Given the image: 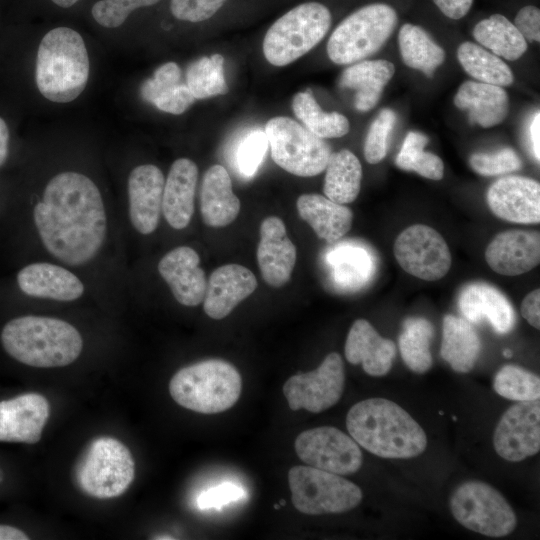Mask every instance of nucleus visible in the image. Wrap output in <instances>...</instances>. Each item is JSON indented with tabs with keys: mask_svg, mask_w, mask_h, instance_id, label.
I'll use <instances>...</instances> for the list:
<instances>
[{
	"mask_svg": "<svg viewBox=\"0 0 540 540\" xmlns=\"http://www.w3.org/2000/svg\"><path fill=\"white\" fill-rule=\"evenodd\" d=\"M268 148L265 131L247 128L229 143L226 160L232 171L242 179L252 178L262 164Z\"/></svg>",
	"mask_w": 540,
	"mask_h": 540,
	"instance_id": "obj_37",
	"label": "nucleus"
},
{
	"mask_svg": "<svg viewBox=\"0 0 540 540\" xmlns=\"http://www.w3.org/2000/svg\"><path fill=\"white\" fill-rule=\"evenodd\" d=\"M335 248L327 257L333 266L335 279L345 285H357L366 280L369 259L360 248L342 245Z\"/></svg>",
	"mask_w": 540,
	"mask_h": 540,
	"instance_id": "obj_43",
	"label": "nucleus"
},
{
	"mask_svg": "<svg viewBox=\"0 0 540 540\" xmlns=\"http://www.w3.org/2000/svg\"><path fill=\"white\" fill-rule=\"evenodd\" d=\"M454 104L468 111L471 124L483 128L499 125L509 110V98L503 87L479 81L462 83L454 97Z\"/></svg>",
	"mask_w": 540,
	"mask_h": 540,
	"instance_id": "obj_28",
	"label": "nucleus"
},
{
	"mask_svg": "<svg viewBox=\"0 0 540 540\" xmlns=\"http://www.w3.org/2000/svg\"><path fill=\"white\" fill-rule=\"evenodd\" d=\"M497 454L509 462H520L540 450L539 399L518 401L501 416L493 434Z\"/></svg>",
	"mask_w": 540,
	"mask_h": 540,
	"instance_id": "obj_15",
	"label": "nucleus"
},
{
	"mask_svg": "<svg viewBox=\"0 0 540 540\" xmlns=\"http://www.w3.org/2000/svg\"><path fill=\"white\" fill-rule=\"evenodd\" d=\"M200 210L203 222L210 227H224L237 218L240 201L232 190V182L224 166L212 165L204 173Z\"/></svg>",
	"mask_w": 540,
	"mask_h": 540,
	"instance_id": "obj_27",
	"label": "nucleus"
},
{
	"mask_svg": "<svg viewBox=\"0 0 540 540\" xmlns=\"http://www.w3.org/2000/svg\"><path fill=\"white\" fill-rule=\"evenodd\" d=\"M28 536L20 529L8 525H0V540H27Z\"/></svg>",
	"mask_w": 540,
	"mask_h": 540,
	"instance_id": "obj_54",
	"label": "nucleus"
},
{
	"mask_svg": "<svg viewBox=\"0 0 540 540\" xmlns=\"http://www.w3.org/2000/svg\"><path fill=\"white\" fill-rule=\"evenodd\" d=\"M481 340L471 323L451 314L443 318L441 357L458 373L471 371L480 355Z\"/></svg>",
	"mask_w": 540,
	"mask_h": 540,
	"instance_id": "obj_32",
	"label": "nucleus"
},
{
	"mask_svg": "<svg viewBox=\"0 0 540 540\" xmlns=\"http://www.w3.org/2000/svg\"><path fill=\"white\" fill-rule=\"evenodd\" d=\"M458 306L470 323L486 320L499 334L509 333L514 327L515 312L511 303L490 284L473 282L466 285L460 292Z\"/></svg>",
	"mask_w": 540,
	"mask_h": 540,
	"instance_id": "obj_24",
	"label": "nucleus"
},
{
	"mask_svg": "<svg viewBox=\"0 0 540 540\" xmlns=\"http://www.w3.org/2000/svg\"><path fill=\"white\" fill-rule=\"evenodd\" d=\"M298 457L309 466L338 474L357 472L363 461L358 443L332 426H321L301 432L294 443Z\"/></svg>",
	"mask_w": 540,
	"mask_h": 540,
	"instance_id": "obj_12",
	"label": "nucleus"
},
{
	"mask_svg": "<svg viewBox=\"0 0 540 540\" xmlns=\"http://www.w3.org/2000/svg\"><path fill=\"white\" fill-rule=\"evenodd\" d=\"M450 510L463 527L489 537L507 536L517 525L514 510L504 496L482 481L460 484L451 495Z\"/></svg>",
	"mask_w": 540,
	"mask_h": 540,
	"instance_id": "obj_11",
	"label": "nucleus"
},
{
	"mask_svg": "<svg viewBox=\"0 0 540 540\" xmlns=\"http://www.w3.org/2000/svg\"><path fill=\"white\" fill-rule=\"evenodd\" d=\"M292 108L304 126L322 139L339 138L349 132L348 119L338 112H324L311 91L295 94Z\"/></svg>",
	"mask_w": 540,
	"mask_h": 540,
	"instance_id": "obj_38",
	"label": "nucleus"
},
{
	"mask_svg": "<svg viewBox=\"0 0 540 540\" xmlns=\"http://www.w3.org/2000/svg\"><path fill=\"white\" fill-rule=\"evenodd\" d=\"M440 11L451 19H461L470 10L473 0H433Z\"/></svg>",
	"mask_w": 540,
	"mask_h": 540,
	"instance_id": "obj_51",
	"label": "nucleus"
},
{
	"mask_svg": "<svg viewBox=\"0 0 540 540\" xmlns=\"http://www.w3.org/2000/svg\"><path fill=\"white\" fill-rule=\"evenodd\" d=\"M245 495L246 491L240 485L225 482L202 492L197 499V504L202 510L221 509L225 505L243 499Z\"/></svg>",
	"mask_w": 540,
	"mask_h": 540,
	"instance_id": "obj_48",
	"label": "nucleus"
},
{
	"mask_svg": "<svg viewBox=\"0 0 540 540\" xmlns=\"http://www.w3.org/2000/svg\"><path fill=\"white\" fill-rule=\"evenodd\" d=\"M350 436L370 453L389 459H408L423 453L427 436L401 406L385 398L353 405L346 417Z\"/></svg>",
	"mask_w": 540,
	"mask_h": 540,
	"instance_id": "obj_2",
	"label": "nucleus"
},
{
	"mask_svg": "<svg viewBox=\"0 0 540 540\" xmlns=\"http://www.w3.org/2000/svg\"><path fill=\"white\" fill-rule=\"evenodd\" d=\"M521 314L534 328H540V290L535 289L525 296L521 304Z\"/></svg>",
	"mask_w": 540,
	"mask_h": 540,
	"instance_id": "obj_50",
	"label": "nucleus"
},
{
	"mask_svg": "<svg viewBox=\"0 0 540 540\" xmlns=\"http://www.w3.org/2000/svg\"><path fill=\"white\" fill-rule=\"evenodd\" d=\"M344 383L342 357L331 352L315 370L291 376L283 385V393L291 410L320 413L340 400Z\"/></svg>",
	"mask_w": 540,
	"mask_h": 540,
	"instance_id": "obj_13",
	"label": "nucleus"
},
{
	"mask_svg": "<svg viewBox=\"0 0 540 540\" xmlns=\"http://www.w3.org/2000/svg\"><path fill=\"white\" fill-rule=\"evenodd\" d=\"M164 175L153 164L135 167L127 183L129 218L134 229L143 235L153 233L162 214Z\"/></svg>",
	"mask_w": 540,
	"mask_h": 540,
	"instance_id": "obj_17",
	"label": "nucleus"
},
{
	"mask_svg": "<svg viewBox=\"0 0 540 540\" xmlns=\"http://www.w3.org/2000/svg\"><path fill=\"white\" fill-rule=\"evenodd\" d=\"M256 288L257 280L248 268L239 264L218 267L207 281L204 312L213 319H222Z\"/></svg>",
	"mask_w": 540,
	"mask_h": 540,
	"instance_id": "obj_23",
	"label": "nucleus"
},
{
	"mask_svg": "<svg viewBox=\"0 0 540 540\" xmlns=\"http://www.w3.org/2000/svg\"><path fill=\"white\" fill-rule=\"evenodd\" d=\"M198 253L189 246H178L167 252L158 263V272L182 305L193 307L203 302L206 276L200 267Z\"/></svg>",
	"mask_w": 540,
	"mask_h": 540,
	"instance_id": "obj_20",
	"label": "nucleus"
},
{
	"mask_svg": "<svg viewBox=\"0 0 540 540\" xmlns=\"http://www.w3.org/2000/svg\"><path fill=\"white\" fill-rule=\"evenodd\" d=\"M79 0H52L53 3L56 5L62 7V8H69L73 6L75 3H77Z\"/></svg>",
	"mask_w": 540,
	"mask_h": 540,
	"instance_id": "obj_55",
	"label": "nucleus"
},
{
	"mask_svg": "<svg viewBox=\"0 0 540 540\" xmlns=\"http://www.w3.org/2000/svg\"><path fill=\"white\" fill-rule=\"evenodd\" d=\"M398 22L389 5L375 3L347 16L333 31L327 54L339 65L352 64L377 52L393 33Z\"/></svg>",
	"mask_w": 540,
	"mask_h": 540,
	"instance_id": "obj_7",
	"label": "nucleus"
},
{
	"mask_svg": "<svg viewBox=\"0 0 540 540\" xmlns=\"http://www.w3.org/2000/svg\"><path fill=\"white\" fill-rule=\"evenodd\" d=\"M329 9L318 2L302 3L277 19L265 34L263 53L274 66H285L314 48L331 26Z\"/></svg>",
	"mask_w": 540,
	"mask_h": 540,
	"instance_id": "obj_6",
	"label": "nucleus"
},
{
	"mask_svg": "<svg viewBox=\"0 0 540 540\" xmlns=\"http://www.w3.org/2000/svg\"><path fill=\"white\" fill-rule=\"evenodd\" d=\"M156 539H174L173 537H157Z\"/></svg>",
	"mask_w": 540,
	"mask_h": 540,
	"instance_id": "obj_57",
	"label": "nucleus"
},
{
	"mask_svg": "<svg viewBox=\"0 0 540 540\" xmlns=\"http://www.w3.org/2000/svg\"><path fill=\"white\" fill-rule=\"evenodd\" d=\"M471 168L482 176H496L519 170L522 161L511 148H503L493 153L478 152L469 158Z\"/></svg>",
	"mask_w": 540,
	"mask_h": 540,
	"instance_id": "obj_45",
	"label": "nucleus"
},
{
	"mask_svg": "<svg viewBox=\"0 0 540 540\" xmlns=\"http://www.w3.org/2000/svg\"><path fill=\"white\" fill-rule=\"evenodd\" d=\"M503 355L506 356V357H511V356H512V352H511V350L506 349V350L503 351Z\"/></svg>",
	"mask_w": 540,
	"mask_h": 540,
	"instance_id": "obj_56",
	"label": "nucleus"
},
{
	"mask_svg": "<svg viewBox=\"0 0 540 540\" xmlns=\"http://www.w3.org/2000/svg\"><path fill=\"white\" fill-rule=\"evenodd\" d=\"M529 132H530V139H531L530 141H531L533 154H534L535 159L539 162V159H540V147H539L540 114H539V111H537L533 116V119L529 127Z\"/></svg>",
	"mask_w": 540,
	"mask_h": 540,
	"instance_id": "obj_52",
	"label": "nucleus"
},
{
	"mask_svg": "<svg viewBox=\"0 0 540 540\" xmlns=\"http://www.w3.org/2000/svg\"><path fill=\"white\" fill-rule=\"evenodd\" d=\"M396 119L394 111L383 109L370 125L364 142V157L368 163L377 164L386 156L388 137Z\"/></svg>",
	"mask_w": 540,
	"mask_h": 540,
	"instance_id": "obj_44",
	"label": "nucleus"
},
{
	"mask_svg": "<svg viewBox=\"0 0 540 540\" xmlns=\"http://www.w3.org/2000/svg\"><path fill=\"white\" fill-rule=\"evenodd\" d=\"M485 259L498 274L526 273L540 262V234L518 229L501 232L486 247Z\"/></svg>",
	"mask_w": 540,
	"mask_h": 540,
	"instance_id": "obj_19",
	"label": "nucleus"
},
{
	"mask_svg": "<svg viewBox=\"0 0 540 540\" xmlns=\"http://www.w3.org/2000/svg\"><path fill=\"white\" fill-rule=\"evenodd\" d=\"M160 0H101L92 7L97 23L107 28L120 26L135 9L152 6Z\"/></svg>",
	"mask_w": 540,
	"mask_h": 540,
	"instance_id": "obj_46",
	"label": "nucleus"
},
{
	"mask_svg": "<svg viewBox=\"0 0 540 540\" xmlns=\"http://www.w3.org/2000/svg\"><path fill=\"white\" fill-rule=\"evenodd\" d=\"M242 379L231 363L203 360L178 370L170 380L169 392L180 406L202 414L220 413L239 399Z\"/></svg>",
	"mask_w": 540,
	"mask_h": 540,
	"instance_id": "obj_5",
	"label": "nucleus"
},
{
	"mask_svg": "<svg viewBox=\"0 0 540 540\" xmlns=\"http://www.w3.org/2000/svg\"><path fill=\"white\" fill-rule=\"evenodd\" d=\"M32 217L45 250L66 266L88 264L105 244L108 217L101 192L80 172L53 176L34 205Z\"/></svg>",
	"mask_w": 540,
	"mask_h": 540,
	"instance_id": "obj_1",
	"label": "nucleus"
},
{
	"mask_svg": "<svg viewBox=\"0 0 540 540\" xmlns=\"http://www.w3.org/2000/svg\"><path fill=\"white\" fill-rule=\"evenodd\" d=\"M434 335L432 324L424 318H407L399 335V350L407 367L416 373H425L432 366L430 341Z\"/></svg>",
	"mask_w": 540,
	"mask_h": 540,
	"instance_id": "obj_39",
	"label": "nucleus"
},
{
	"mask_svg": "<svg viewBox=\"0 0 540 540\" xmlns=\"http://www.w3.org/2000/svg\"><path fill=\"white\" fill-rule=\"evenodd\" d=\"M181 77V69L177 63L162 64L151 78L142 83L140 95L144 101L163 112L182 114L196 99Z\"/></svg>",
	"mask_w": 540,
	"mask_h": 540,
	"instance_id": "obj_29",
	"label": "nucleus"
},
{
	"mask_svg": "<svg viewBox=\"0 0 540 540\" xmlns=\"http://www.w3.org/2000/svg\"><path fill=\"white\" fill-rule=\"evenodd\" d=\"M76 474L78 485L86 494L99 499L114 498L132 483L135 463L122 442L100 437L89 445Z\"/></svg>",
	"mask_w": 540,
	"mask_h": 540,
	"instance_id": "obj_9",
	"label": "nucleus"
},
{
	"mask_svg": "<svg viewBox=\"0 0 540 540\" xmlns=\"http://www.w3.org/2000/svg\"><path fill=\"white\" fill-rule=\"evenodd\" d=\"M279 504H280V506H283L285 504V501L281 500Z\"/></svg>",
	"mask_w": 540,
	"mask_h": 540,
	"instance_id": "obj_58",
	"label": "nucleus"
},
{
	"mask_svg": "<svg viewBox=\"0 0 540 540\" xmlns=\"http://www.w3.org/2000/svg\"><path fill=\"white\" fill-rule=\"evenodd\" d=\"M394 73L395 66L388 60L360 61L342 72L339 85L355 90L354 106L366 112L376 106Z\"/></svg>",
	"mask_w": 540,
	"mask_h": 540,
	"instance_id": "obj_30",
	"label": "nucleus"
},
{
	"mask_svg": "<svg viewBox=\"0 0 540 540\" xmlns=\"http://www.w3.org/2000/svg\"><path fill=\"white\" fill-rule=\"evenodd\" d=\"M323 191L327 198L339 203L353 202L361 187L362 166L349 150L331 153L326 165Z\"/></svg>",
	"mask_w": 540,
	"mask_h": 540,
	"instance_id": "obj_33",
	"label": "nucleus"
},
{
	"mask_svg": "<svg viewBox=\"0 0 540 540\" xmlns=\"http://www.w3.org/2000/svg\"><path fill=\"white\" fill-rule=\"evenodd\" d=\"M257 261L267 284L281 287L290 280L296 262V247L287 236L283 221L276 216L261 222Z\"/></svg>",
	"mask_w": 540,
	"mask_h": 540,
	"instance_id": "obj_21",
	"label": "nucleus"
},
{
	"mask_svg": "<svg viewBox=\"0 0 540 540\" xmlns=\"http://www.w3.org/2000/svg\"><path fill=\"white\" fill-rule=\"evenodd\" d=\"M49 412L47 399L38 393L0 401V441L37 443Z\"/></svg>",
	"mask_w": 540,
	"mask_h": 540,
	"instance_id": "obj_18",
	"label": "nucleus"
},
{
	"mask_svg": "<svg viewBox=\"0 0 540 540\" xmlns=\"http://www.w3.org/2000/svg\"><path fill=\"white\" fill-rule=\"evenodd\" d=\"M345 357L351 364H362L370 376L386 375L396 355V346L390 339L383 338L365 319L352 324L345 342Z\"/></svg>",
	"mask_w": 540,
	"mask_h": 540,
	"instance_id": "obj_25",
	"label": "nucleus"
},
{
	"mask_svg": "<svg viewBox=\"0 0 540 540\" xmlns=\"http://www.w3.org/2000/svg\"><path fill=\"white\" fill-rule=\"evenodd\" d=\"M227 0H171L170 10L182 21L201 22L211 18Z\"/></svg>",
	"mask_w": 540,
	"mask_h": 540,
	"instance_id": "obj_47",
	"label": "nucleus"
},
{
	"mask_svg": "<svg viewBox=\"0 0 540 540\" xmlns=\"http://www.w3.org/2000/svg\"><path fill=\"white\" fill-rule=\"evenodd\" d=\"M514 25L526 41H540V10L537 7L528 5L520 9Z\"/></svg>",
	"mask_w": 540,
	"mask_h": 540,
	"instance_id": "obj_49",
	"label": "nucleus"
},
{
	"mask_svg": "<svg viewBox=\"0 0 540 540\" xmlns=\"http://www.w3.org/2000/svg\"><path fill=\"white\" fill-rule=\"evenodd\" d=\"M186 85L195 99L226 94L229 90L224 77V58L220 54L201 57L186 70Z\"/></svg>",
	"mask_w": 540,
	"mask_h": 540,
	"instance_id": "obj_40",
	"label": "nucleus"
},
{
	"mask_svg": "<svg viewBox=\"0 0 540 540\" xmlns=\"http://www.w3.org/2000/svg\"><path fill=\"white\" fill-rule=\"evenodd\" d=\"M457 57L463 69L479 82L504 87L514 81L513 72L501 58L475 43L463 42Z\"/></svg>",
	"mask_w": 540,
	"mask_h": 540,
	"instance_id": "obj_36",
	"label": "nucleus"
},
{
	"mask_svg": "<svg viewBox=\"0 0 540 540\" xmlns=\"http://www.w3.org/2000/svg\"><path fill=\"white\" fill-rule=\"evenodd\" d=\"M265 134L274 162L300 177L320 174L331 155L330 146L291 118L277 116L267 121Z\"/></svg>",
	"mask_w": 540,
	"mask_h": 540,
	"instance_id": "obj_10",
	"label": "nucleus"
},
{
	"mask_svg": "<svg viewBox=\"0 0 540 540\" xmlns=\"http://www.w3.org/2000/svg\"><path fill=\"white\" fill-rule=\"evenodd\" d=\"M428 141V137L420 132H409L395 159V164L402 170L414 171L431 180H441L444 175V164L439 156L424 150Z\"/></svg>",
	"mask_w": 540,
	"mask_h": 540,
	"instance_id": "obj_41",
	"label": "nucleus"
},
{
	"mask_svg": "<svg viewBox=\"0 0 540 540\" xmlns=\"http://www.w3.org/2000/svg\"><path fill=\"white\" fill-rule=\"evenodd\" d=\"M288 483L294 507L308 515L347 512L357 507L363 497L353 482L309 465L292 467Z\"/></svg>",
	"mask_w": 540,
	"mask_h": 540,
	"instance_id": "obj_8",
	"label": "nucleus"
},
{
	"mask_svg": "<svg viewBox=\"0 0 540 540\" xmlns=\"http://www.w3.org/2000/svg\"><path fill=\"white\" fill-rule=\"evenodd\" d=\"M198 180L197 165L188 158L173 162L164 183L162 214L176 230L186 228L194 214Z\"/></svg>",
	"mask_w": 540,
	"mask_h": 540,
	"instance_id": "obj_26",
	"label": "nucleus"
},
{
	"mask_svg": "<svg viewBox=\"0 0 540 540\" xmlns=\"http://www.w3.org/2000/svg\"><path fill=\"white\" fill-rule=\"evenodd\" d=\"M300 217L314 230L316 235L334 243L351 228L353 213L344 206L320 194H303L296 202Z\"/></svg>",
	"mask_w": 540,
	"mask_h": 540,
	"instance_id": "obj_31",
	"label": "nucleus"
},
{
	"mask_svg": "<svg viewBox=\"0 0 540 540\" xmlns=\"http://www.w3.org/2000/svg\"><path fill=\"white\" fill-rule=\"evenodd\" d=\"M398 43L403 62L429 77L445 60L444 49L420 26L410 23L402 25Z\"/></svg>",
	"mask_w": 540,
	"mask_h": 540,
	"instance_id": "obj_35",
	"label": "nucleus"
},
{
	"mask_svg": "<svg viewBox=\"0 0 540 540\" xmlns=\"http://www.w3.org/2000/svg\"><path fill=\"white\" fill-rule=\"evenodd\" d=\"M486 199L493 214L503 220L520 224L540 222V184L534 179L501 177L488 188Z\"/></svg>",
	"mask_w": 540,
	"mask_h": 540,
	"instance_id": "obj_16",
	"label": "nucleus"
},
{
	"mask_svg": "<svg viewBox=\"0 0 540 540\" xmlns=\"http://www.w3.org/2000/svg\"><path fill=\"white\" fill-rule=\"evenodd\" d=\"M475 40L496 56L515 61L527 50V41L505 16L493 14L479 21L474 29Z\"/></svg>",
	"mask_w": 540,
	"mask_h": 540,
	"instance_id": "obj_34",
	"label": "nucleus"
},
{
	"mask_svg": "<svg viewBox=\"0 0 540 540\" xmlns=\"http://www.w3.org/2000/svg\"><path fill=\"white\" fill-rule=\"evenodd\" d=\"M393 252L407 273L422 280H439L451 267L446 241L427 225L415 224L403 230L394 242Z\"/></svg>",
	"mask_w": 540,
	"mask_h": 540,
	"instance_id": "obj_14",
	"label": "nucleus"
},
{
	"mask_svg": "<svg viewBox=\"0 0 540 540\" xmlns=\"http://www.w3.org/2000/svg\"><path fill=\"white\" fill-rule=\"evenodd\" d=\"M89 57L81 35L68 27H57L42 38L36 60L35 80L48 100L68 103L85 89Z\"/></svg>",
	"mask_w": 540,
	"mask_h": 540,
	"instance_id": "obj_4",
	"label": "nucleus"
},
{
	"mask_svg": "<svg viewBox=\"0 0 540 540\" xmlns=\"http://www.w3.org/2000/svg\"><path fill=\"white\" fill-rule=\"evenodd\" d=\"M9 150V130L5 121L0 118V167L5 163Z\"/></svg>",
	"mask_w": 540,
	"mask_h": 540,
	"instance_id": "obj_53",
	"label": "nucleus"
},
{
	"mask_svg": "<svg viewBox=\"0 0 540 540\" xmlns=\"http://www.w3.org/2000/svg\"><path fill=\"white\" fill-rule=\"evenodd\" d=\"M1 343L15 360L37 368L67 366L83 349L82 336L72 324L37 315L7 322L1 332Z\"/></svg>",
	"mask_w": 540,
	"mask_h": 540,
	"instance_id": "obj_3",
	"label": "nucleus"
},
{
	"mask_svg": "<svg viewBox=\"0 0 540 540\" xmlns=\"http://www.w3.org/2000/svg\"><path fill=\"white\" fill-rule=\"evenodd\" d=\"M16 279L20 290L34 298L70 302L85 292L83 282L75 273L55 263H30L19 270Z\"/></svg>",
	"mask_w": 540,
	"mask_h": 540,
	"instance_id": "obj_22",
	"label": "nucleus"
},
{
	"mask_svg": "<svg viewBox=\"0 0 540 540\" xmlns=\"http://www.w3.org/2000/svg\"><path fill=\"white\" fill-rule=\"evenodd\" d=\"M494 391L509 400L529 401L540 397L539 377L516 365H505L495 374Z\"/></svg>",
	"mask_w": 540,
	"mask_h": 540,
	"instance_id": "obj_42",
	"label": "nucleus"
}]
</instances>
